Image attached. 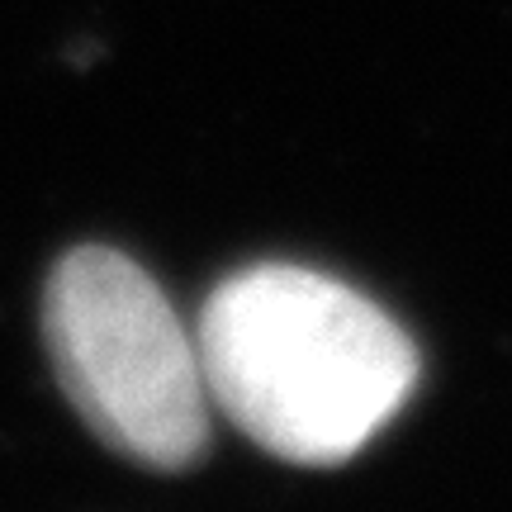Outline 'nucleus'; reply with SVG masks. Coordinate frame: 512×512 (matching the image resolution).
<instances>
[{
    "label": "nucleus",
    "instance_id": "obj_1",
    "mask_svg": "<svg viewBox=\"0 0 512 512\" xmlns=\"http://www.w3.org/2000/svg\"><path fill=\"white\" fill-rule=\"evenodd\" d=\"M209 403L266 456L347 465L418 389V347L389 313L309 266L228 275L200 313Z\"/></svg>",
    "mask_w": 512,
    "mask_h": 512
},
{
    "label": "nucleus",
    "instance_id": "obj_2",
    "mask_svg": "<svg viewBox=\"0 0 512 512\" xmlns=\"http://www.w3.org/2000/svg\"><path fill=\"white\" fill-rule=\"evenodd\" d=\"M43 337L67 403L114 456L157 475L204 460L214 403L200 347L138 261L67 252L43 290Z\"/></svg>",
    "mask_w": 512,
    "mask_h": 512
}]
</instances>
